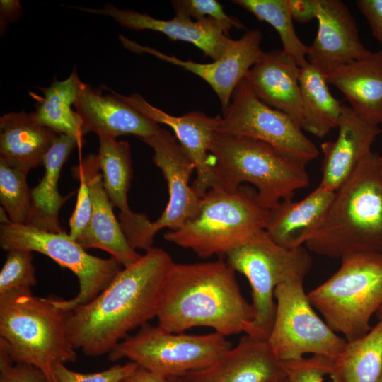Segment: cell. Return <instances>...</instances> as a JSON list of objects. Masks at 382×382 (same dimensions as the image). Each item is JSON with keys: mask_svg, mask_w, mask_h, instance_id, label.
<instances>
[{"mask_svg": "<svg viewBox=\"0 0 382 382\" xmlns=\"http://www.w3.org/2000/svg\"><path fill=\"white\" fill-rule=\"evenodd\" d=\"M173 263L166 251L152 247L121 269L96 297L70 312L67 332L73 347L89 357L108 354L129 332L156 317Z\"/></svg>", "mask_w": 382, "mask_h": 382, "instance_id": "6da1fadb", "label": "cell"}, {"mask_svg": "<svg viewBox=\"0 0 382 382\" xmlns=\"http://www.w3.org/2000/svg\"><path fill=\"white\" fill-rule=\"evenodd\" d=\"M156 317L159 327L173 333L204 326L225 337L250 335L255 311L242 295L236 271L227 261L174 262Z\"/></svg>", "mask_w": 382, "mask_h": 382, "instance_id": "7a4b0ae2", "label": "cell"}, {"mask_svg": "<svg viewBox=\"0 0 382 382\" xmlns=\"http://www.w3.org/2000/svg\"><path fill=\"white\" fill-rule=\"evenodd\" d=\"M372 152L335 192L319 229L306 243L332 259L361 252L382 253V172Z\"/></svg>", "mask_w": 382, "mask_h": 382, "instance_id": "3957f363", "label": "cell"}, {"mask_svg": "<svg viewBox=\"0 0 382 382\" xmlns=\"http://www.w3.org/2000/svg\"><path fill=\"white\" fill-rule=\"evenodd\" d=\"M69 313L55 299L35 296L30 289L1 294L0 343L14 363L37 368L51 382L56 364L77 358L68 336Z\"/></svg>", "mask_w": 382, "mask_h": 382, "instance_id": "277c9868", "label": "cell"}, {"mask_svg": "<svg viewBox=\"0 0 382 382\" xmlns=\"http://www.w3.org/2000/svg\"><path fill=\"white\" fill-rule=\"evenodd\" d=\"M209 154L222 188L233 190L250 183L259 202L267 209L309 185L305 165L257 139L215 132Z\"/></svg>", "mask_w": 382, "mask_h": 382, "instance_id": "5b68a950", "label": "cell"}, {"mask_svg": "<svg viewBox=\"0 0 382 382\" xmlns=\"http://www.w3.org/2000/svg\"><path fill=\"white\" fill-rule=\"evenodd\" d=\"M268 212L250 187L212 189L202 197L197 214L164 238L204 259L226 255L265 231Z\"/></svg>", "mask_w": 382, "mask_h": 382, "instance_id": "8992f818", "label": "cell"}, {"mask_svg": "<svg viewBox=\"0 0 382 382\" xmlns=\"http://www.w3.org/2000/svg\"><path fill=\"white\" fill-rule=\"evenodd\" d=\"M338 270L309 291L313 308L347 342L365 335L382 306V253L361 252L341 258Z\"/></svg>", "mask_w": 382, "mask_h": 382, "instance_id": "52a82bcc", "label": "cell"}, {"mask_svg": "<svg viewBox=\"0 0 382 382\" xmlns=\"http://www.w3.org/2000/svg\"><path fill=\"white\" fill-rule=\"evenodd\" d=\"M226 256L227 262L243 274L251 286L255 319L249 336L267 340L274 320L276 287L291 280H303L311 269L312 257L303 246L289 249L278 245L265 231Z\"/></svg>", "mask_w": 382, "mask_h": 382, "instance_id": "ba28073f", "label": "cell"}, {"mask_svg": "<svg viewBox=\"0 0 382 382\" xmlns=\"http://www.w3.org/2000/svg\"><path fill=\"white\" fill-rule=\"evenodd\" d=\"M0 245L6 251L19 249L47 255L58 265L71 270L78 278L79 291L71 299H55L56 303L72 311L101 293L121 270L113 257L104 259L90 255L64 231L59 233L40 230L10 221L0 209Z\"/></svg>", "mask_w": 382, "mask_h": 382, "instance_id": "9c48e42d", "label": "cell"}, {"mask_svg": "<svg viewBox=\"0 0 382 382\" xmlns=\"http://www.w3.org/2000/svg\"><path fill=\"white\" fill-rule=\"evenodd\" d=\"M231 347L226 337L216 332L198 335L173 333L146 323L118 342L108 353V359L115 361L127 358L169 378L210 365Z\"/></svg>", "mask_w": 382, "mask_h": 382, "instance_id": "30bf717a", "label": "cell"}, {"mask_svg": "<svg viewBox=\"0 0 382 382\" xmlns=\"http://www.w3.org/2000/svg\"><path fill=\"white\" fill-rule=\"evenodd\" d=\"M303 282L291 280L274 290L275 316L267 341L281 361L306 354L335 358L347 343L314 311Z\"/></svg>", "mask_w": 382, "mask_h": 382, "instance_id": "8fae6325", "label": "cell"}, {"mask_svg": "<svg viewBox=\"0 0 382 382\" xmlns=\"http://www.w3.org/2000/svg\"><path fill=\"white\" fill-rule=\"evenodd\" d=\"M216 132L262 141L305 166L319 156L316 144L296 122L259 100L243 79L236 87L223 117L219 116Z\"/></svg>", "mask_w": 382, "mask_h": 382, "instance_id": "7c38bea8", "label": "cell"}, {"mask_svg": "<svg viewBox=\"0 0 382 382\" xmlns=\"http://www.w3.org/2000/svg\"><path fill=\"white\" fill-rule=\"evenodd\" d=\"M300 67L282 50L263 52L243 78L251 92L267 105L291 117L302 130L326 135L308 110L302 98Z\"/></svg>", "mask_w": 382, "mask_h": 382, "instance_id": "4fadbf2b", "label": "cell"}, {"mask_svg": "<svg viewBox=\"0 0 382 382\" xmlns=\"http://www.w3.org/2000/svg\"><path fill=\"white\" fill-rule=\"evenodd\" d=\"M154 151L153 161L166 180L169 199L161 216L152 222L156 235L161 229L180 228L198 213L202 198L192 190L190 180L195 166L177 139L165 128L142 140Z\"/></svg>", "mask_w": 382, "mask_h": 382, "instance_id": "5bb4252c", "label": "cell"}, {"mask_svg": "<svg viewBox=\"0 0 382 382\" xmlns=\"http://www.w3.org/2000/svg\"><path fill=\"white\" fill-rule=\"evenodd\" d=\"M119 38L122 45L132 52L150 54L202 78L216 94L223 113L230 105L236 87L263 52L260 47L262 34L258 29L249 30L239 39L233 40L221 59L207 64L184 61L175 56L167 55L152 47L139 45L123 35H120Z\"/></svg>", "mask_w": 382, "mask_h": 382, "instance_id": "9a60e30c", "label": "cell"}, {"mask_svg": "<svg viewBox=\"0 0 382 382\" xmlns=\"http://www.w3.org/2000/svg\"><path fill=\"white\" fill-rule=\"evenodd\" d=\"M114 92L148 119L173 129L174 136L195 164L196 178L191 186L199 197L202 198L210 190L222 188L212 165L209 154L219 115L210 117L202 112L193 111L181 116H174L150 104L139 93L124 96Z\"/></svg>", "mask_w": 382, "mask_h": 382, "instance_id": "2e32d148", "label": "cell"}, {"mask_svg": "<svg viewBox=\"0 0 382 382\" xmlns=\"http://www.w3.org/2000/svg\"><path fill=\"white\" fill-rule=\"evenodd\" d=\"M98 158L105 192L113 207L120 210L119 222L128 242L134 249L145 251L153 247L155 234L152 221L144 214L133 212L128 204L132 176L129 144L100 135Z\"/></svg>", "mask_w": 382, "mask_h": 382, "instance_id": "e0dca14e", "label": "cell"}, {"mask_svg": "<svg viewBox=\"0 0 382 382\" xmlns=\"http://www.w3.org/2000/svg\"><path fill=\"white\" fill-rule=\"evenodd\" d=\"M318 23L317 34L306 55L309 64L325 73L368 56L371 52L361 42L357 25L341 0H313Z\"/></svg>", "mask_w": 382, "mask_h": 382, "instance_id": "ac0fdd59", "label": "cell"}, {"mask_svg": "<svg viewBox=\"0 0 382 382\" xmlns=\"http://www.w3.org/2000/svg\"><path fill=\"white\" fill-rule=\"evenodd\" d=\"M74 8L90 13L110 16L121 26L131 30L157 31L171 40L192 43L214 61L225 54L233 41L225 35L219 23L211 18L192 21L190 18L175 15L171 19L162 20L147 13L120 9L110 4L101 8Z\"/></svg>", "mask_w": 382, "mask_h": 382, "instance_id": "d6986e66", "label": "cell"}, {"mask_svg": "<svg viewBox=\"0 0 382 382\" xmlns=\"http://www.w3.org/2000/svg\"><path fill=\"white\" fill-rule=\"evenodd\" d=\"M286 377L267 341L245 335L215 362L178 378L181 382H272Z\"/></svg>", "mask_w": 382, "mask_h": 382, "instance_id": "ffe728a7", "label": "cell"}, {"mask_svg": "<svg viewBox=\"0 0 382 382\" xmlns=\"http://www.w3.org/2000/svg\"><path fill=\"white\" fill-rule=\"evenodd\" d=\"M89 187L92 214L87 228L76 241L84 249L98 248L111 255L123 267L136 262L142 255L132 247L113 212L103 186L97 154H88L79 163Z\"/></svg>", "mask_w": 382, "mask_h": 382, "instance_id": "44dd1931", "label": "cell"}, {"mask_svg": "<svg viewBox=\"0 0 382 382\" xmlns=\"http://www.w3.org/2000/svg\"><path fill=\"white\" fill-rule=\"evenodd\" d=\"M334 141L320 144L323 154L319 186L335 192L371 151V146L382 131L357 115L349 106L343 110Z\"/></svg>", "mask_w": 382, "mask_h": 382, "instance_id": "7402d4cb", "label": "cell"}, {"mask_svg": "<svg viewBox=\"0 0 382 382\" xmlns=\"http://www.w3.org/2000/svg\"><path fill=\"white\" fill-rule=\"evenodd\" d=\"M108 90L111 93L104 95L83 82L80 85L74 106L83 120L86 134L93 132L98 136L113 138L131 134L144 140L160 129L158 123L124 102L114 91Z\"/></svg>", "mask_w": 382, "mask_h": 382, "instance_id": "603a6c76", "label": "cell"}, {"mask_svg": "<svg viewBox=\"0 0 382 382\" xmlns=\"http://www.w3.org/2000/svg\"><path fill=\"white\" fill-rule=\"evenodd\" d=\"M335 192L318 186L305 198L280 202L269 209L265 231L278 245L295 249L306 244L321 226Z\"/></svg>", "mask_w": 382, "mask_h": 382, "instance_id": "cb8c5ba5", "label": "cell"}, {"mask_svg": "<svg viewBox=\"0 0 382 382\" xmlns=\"http://www.w3.org/2000/svg\"><path fill=\"white\" fill-rule=\"evenodd\" d=\"M324 74L328 83L343 93L357 115L371 124L382 125V50Z\"/></svg>", "mask_w": 382, "mask_h": 382, "instance_id": "d4e9b609", "label": "cell"}, {"mask_svg": "<svg viewBox=\"0 0 382 382\" xmlns=\"http://www.w3.org/2000/svg\"><path fill=\"white\" fill-rule=\"evenodd\" d=\"M58 135L39 123L33 112L6 113L0 117V160L28 173L42 164Z\"/></svg>", "mask_w": 382, "mask_h": 382, "instance_id": "484cf974", "label": "cell"}, {"mask_svg": "<svg viewBox=\"0 0 382 382\" xmlns=\"http://www.w3.org/2000/svg\"><path fill=\"white\" fill-rule=\"evenodd\" d=\"M76 146L75 140L61 134L46 153L42 161L44 175L31 189V213L27 225L46 231H63L59 214L70 195L64 197L59 193L58 182L62 168Z\"/></svg>", "mask_w": 382, "mask_h": 382, "instance_id": "4316f807", "label": "cell"}, {"mask_svg": "<svg viewBox=\"0 0 382 382\" xmlns=\"http://www.w3.org/2000/svg\"><path fill=\"white\" fill-rule=\"evenodd\" d=\"M81 83L74 69L66 79L54 80L47 87H40L44 96L35 95L37 103L33 112L39 123L75 140L79 151L83 145L86 132L81 117L71 105H74Z\"/></svg>", "mask_w": 382, "mask_h": 382, "instance_id": "83f0119b", "label": "cell"}, {"mask_svg": "<svg viewBox=\"0 0 382 382\" xmlns=\"http://www.w3.org/2000/svg\"><path fill=\"white\" fill-rule=\"evenodd\" d=\"M382 371V320L363 337L347 342L340 354L328 358L332 382H378Z\"/></svg>", "mask_w": 382, "mask_h": 382, "instance_id": "f1b7e54d", "label": "cell"}, {"mask_svg": "<svg viewBox=\"0 0 382 382\" xmlns=\"http://www.w3.org/2000/svg\"><path fill=\"white\" fill-rule=\"evenodd\" d=\"M233 4L253 14L259 21L270 24L278 33L282 51L299 67L308 62V46L297 35L294 27L289 0H234Z\"/></svg>", "mask_w": 382, "mask_h": 382, "instance_id": "f546056e", "label": "cell"}, {"mask_svg": "<svg viewBox=\"0 0 382 382\" xmlns=\"http://www.w3.org/2000/svg\"><path fill=\"white\" fill-rule=\"evenodd\" d=\"M299 81L304 103L326 135L336 128L343 105L330 93L325 74L308 63L300 67Z\"/></svg>", "mask_w": 382, "mask_h": 382, "instance_id": "4dcf8cb0", "label": "cell"}, {"mask_svg": "<svg viewBox=\"0 0 382 382\" xmlns=\"http://www.w3.org/2000/svg\"><path fill=\"white\" fill-rule=\"evenodd\" d=\"M26 173L0 160V203L10 221L27 225L31 213V189Z\"/></svg>", "mask_w": 382, "mask_h": 382, "instance_id": "1f68e13d", "label": "cell"}, {"mask_svg": "<svg viewBox=\"0 0 382 382\" xmlns=\"http://www.w3.org/2000/svg\"><path fill=\"white\" fill-rule=\"evenodd\" d=\"M0 272V295L13 291L30 289L37 284L33 254L26 250L7 251Z\"/></svg>", "mask_w": 382, "mask_h": 382, "instance_id": "d6a6232c", "label": "cell"}, {"mask_svg": "<svg viewBox=\"0 0 382 382\" xmlns=\"http://www.w3.org/2000/svg\"><path fill=\"white\" fill-rule=\"evenodd\" d=\"M171 2L176 15L194 18L196 21L211 18L219 23L226 35L233 28H246L238 18L226 14L221 4L216 0H174Z\"/></svg>", "mask_w": 382, "mask_h": 382, "instance_id": "836d02e7", "label": "cell"}, {"mask_svg": "<svg viewBox=\"0 0 382 382\" xmlns=\"http://www.w3.org/2000/svg\"><path fill=\"white\" fill-rule=\"evenodd\" d=\"M138 366L132 361L117 364L102 371L83 374L69 369L64 364L54 366L51 382H122Z\"/></svg>", "mask_w": 382, "mask_h": 382, "instance_id": "e575fe53", "label": "cell"}, {"mask_svg": "<svg viewBox=\"0 0 382 382\" xmlns=\"http://www.w3.org/2000/svg\"><path fill=\"white\" fill-rule=\"evenodd\" d=\"M71 170L79 181L75 209L69 219V236L76 241L89 224L93 207L89 187L81 166L78 163Z\"/></svg>", "mask_w": 382, "mask_h": 382, "instance_id": "d590c367", "label": "cell"}, {"mask_svg": "<svg viewBox=\"0 0 382 382\" xmlns=\"http://www.w3.org/2000/svg\"><path fill=\"white\" fill-rule=\"evenodd\" d=\"M281 362L290 382H323L328 373V357L324 356L313 355Z\"/></svg>", "mask_w": 382, "mask_h": 382, "instance_id": "8d00e7d4", "label": "cell"}, {"mask_svg": "<svg viewBox=\"0 0 382 382\" xmlns=\"http://www.w3.org/2000/svg\"><path fill=\"white\" fill-rule=\"evenodd\" d=\"M13 363L4 345L0 343V382H47L37 368Z\"/></svg>", "mask_w": 382, "mask_h": 382, "instance_id": "74e56055", "label": "cell"}, {"mask_svg": "<svg viewBox=\"0 0 382 382\" xmlns=\"http://www.w3.org/2000/svg\"><path fill=\"white\" fill-rule=\"evenodd\" d=\"M356 5L382 47V0H357Z\"/></svg>", "mask_w": 382, "mask_h": 382, "instance_id": "f35d334b", "label": "cell"}, {"mask_svg": "<svg viewBox=\"0 0 382 382\" xmlns=\"http://www.w3.org/2000/svg\"><path fill=\"white\" fill-rule=\"evenodd\" d=\"M289 3L294 21L305 23L316 18L313 0H289Z\"/></svg>", "mask_w": 382, "mask_h": 382, "instance_id": "ab89813d", "label": "cell"}, {"mask_svg": "<svg viewBox=\"0 0 382 382\" xmlns=\"http://www.w3.org/2000/svg\"><path fill=\"white\" fill-rule=\"evenodd\" d=\"M22 14V6L18 0L0 1V30L5 32L9 23L16 21Z\"/></svg>", "mask_w": 382, "mask_h": 382, "instance_id": "60d3db41", "label": "cell"}, {"mask_svg": "<svg viewBox=\"0 0 382 382\" xmlns=\"http://www.w3.org/2000/svg\"><path fill=\"white\" fill-rule=\"evenodd\" d=\"M122 382H172V380L170 378L161 376L138 366Z\"/></svg>", "mask_w": 382, "mask_h": 382, "instance_id": "b9f144b4", "label": "cell"}, {"mask_svg": "<svg viewBox=\"0 0 382 382\" xmlns=\"http://www.w3.org/2000/svg\"><path fill=\"white\" fill-rule=\"evenodd\" d=\"M376 315L380 320H382V306L376 312Z\"/></svg>", "mask_w": 382, "mask_h": 382, "instance_id": "7bdbcfd3", "label": "cell"}, {"mask_svg": "<svg viewBox=\"0 0 382 382\" xmlns=\"http://www.w3.org/2000/svg\"><path fill=\"white\" fill-rule=\"evenodd\" d=\"M272 382H290V381L286 377V378H282V379H279V380H277V381H272Z\"/></svg>", "mask_w": 382, "mask_h": 382, "instance_id": "ee69618b", "label": "cell"}, {"mask_svg": "<svg viewBox=\"0 0 382 382\" xmlns=\"http://www.w3.org/2000/svg\"><path fill=\"white\" fill-rule=\"evenodd\" d=\"M170 378L172 380V382H181L178 377H173Z\"/></svg>", "mask_w": 382, "mask_h": 382, "instance_id": "f6af8a7d", "label": "cell"}, {"mask_svg": "<svg viewBox=\"0 0 382 382\" xmlns=\"http://www.w3.org/2000/svg\"><path fill=\"white\" fill-rule=\"evenodd\" d=\"M378 161H379V165H380V168L381 170V172H382V156H380L378 157Z\"/></svg>", "mask_w": 382, "mask_h": 382, "instance_id": "bcb514c9", "label": "cell"}, {"mask_svg": "<svg viewBox=\"0 0 382 382\" xmlns=\"http://www.w3.org/2000/svg\"><path fill=\"white\" fill-rule=\"evenodd\" d=\"M378 382H382V371H381V375L379 376V378L378 380Z\"/></svg>", "mask_w": 382, "mask_h": 382, "instance_id": "7dc6e473", "label": "cell"}]
</instances>
